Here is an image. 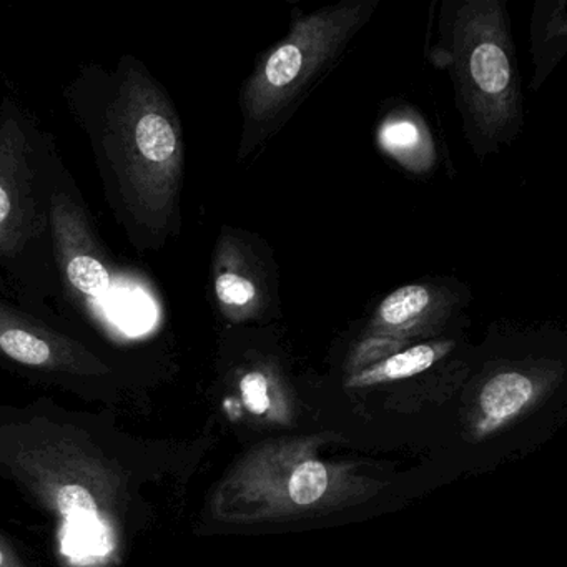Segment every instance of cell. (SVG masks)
I'll use <instances>...</instances> for the list:
<instances>
[{"label": "cell", "instance_id": "cell-2", "mask_svg": "<svg viewBox=\"0 0 567 567\" xmlns=\"http://www.w3.org/2000/svg\"><path fill=\"white\" fill-rule=\"evenodd\" d=\"M321 437L265 443L248 453L215 494L225 523L255 524L323 513L370 497L381 484L318 456Z\"/></svg>", "mask_w": 567, "mask_h": 567}, {"label": "cell", "instance_id": "cell-10", "mask_svg": "<svg viewBox=\"0 0 567 567\" xmlns=\"http://www.w3.org/2000/svg\"><path fill=\"white\" fill-rule=\"evenodd\" d=\"M539 396L536 378L523 371H501L481 388L480 416L474 424L477 437L489 436L516 420Z\"/></svg>", "mask_w": 567, "mask_h": 567}, {"label": "cell", "instance_id": "cell-15", "mask_svg": "<svg viewBox=\"0 0 567 567\" xmlns=\"http://www.w3.org/2000/svg\"><path fill=\"white\" fill-rule=\"evenodd\" d=\"M406 341L396 338L380 337V334H367L354 344L347 361L348 373L354 374L358 371L367 370L380 361L386 360L391 354L404 350Z\"/></svg>", "mask_w": 567, "mask_h": 567}, {"label": "cell", "instance_id": "cell-1", "mask_svg": "<svg viewBox=\"0 0 567 567\" xmlns=\"http://www.w3.org/2000/svg\"><path fill=\"white\" fill-rule=\"evenodd\" d=\"M104 144L128 210L145 227L165 230L177 210L184 135L174 105L141 65L125 69Z\"/></svg>", "mask_w": 567, "mask_h": 567}, {"label": "cell", "instance_id": "cell-8", "mask_svg": "<svg viewBox=\"0 0 567 567\" xmlns=\"http://www.w3.org/2000/svg\"><path fill=\"white\" fill-rule=\"evenodd\" d=\"M34 225L28 138L16 118L0 125V255H16Z\"/></svg>", "mask_w": 567, "mask_h": 567}, {"label": "cell", "instance_id": "cell-4", "mask_svg": "<svg viewBox=\"0 0 567 567\" xmlns=\"http://www.w3.org/2000/svg\"><path fill=\"white\" fill-rule=\"evenodd\" d=\"M377 6V0H348L295 19L287 38L261 55L245 85L241 151L250 152L284 124L301 95L337 61Z\"/></svg>", "mask_w": 567, "mask_h": 567}, {"label": "cell", "instance_id": "cell-7", "mask_svg": "<svg viewBox=\"0 0 567 567\" xmlns=\"http://www.w3.org/2000/svg\"><path fill=\"white\" fill-rule=\"evenodd\" d=\"M0 353L32 368L107 373V367L78 341L38 323L0 301Z\"/></svg>", "mask_w": 567, "mask_h": 567}, {"label": "cell", "instance_id": "cell-14", "mask_svg": "<svg viewBox=\"0 0 567 567\" xmlns=\"http://www.w3.org/2000/svg\"><path fill=\"white\" fill-rule=\"evenodd\" d=\"M566 4H546L537 2L533 21V54L536 74H534V89L546 81L554 65L557 64L566 51Z\"/></svg>", "mask_w": 567, "mask_h": 567}, {"label": "cell", "instance_id": "cell-5", "mask_svg": "<svg viewBox=\"0 0 567 567\" xmlns=\"http://www.w3.org/2000/svg\"><path fill=\"white\" fill-rule=\"evenodd\" d=\"M51 228L55 258L65 284L89 303L104 300L114 281L111 267L84 212L65 194L52 197Z\"/></svg>", "mask_w": 567, "mask_h": 567}, {"label": "cell", "instance_id": "cell-16", "mask_svg": "<svg viewBox=\"0 0 567 567\" xmlns=\"http://www.w3.org/2000/svg\"><path fill=\"white\" fill-rule=\"evenodd\" d=\"M0 567H24L18 554L0 537Z\"/></svg>", "mask_w": 567, "mask_h": 567}, {"label": "cell", "instance_id": "cell-9", "mask_svg": "<svg viewBox=\"0 0 567 567\" xmlns=\"http://www.w3.org/2000/svg\"><path fill=\"white\" fill-rule=\"evenodd\" d=\"M457 305L460 297L450 288L433 284L404 285L381 300L371 315L367 334L411 343L433 334L460 308Z\"/></svg>", "mask_w": 567, "mask_h": 567}, {"label": "cell", "instance_id": "cell-13", "mask_svg": "<svg viewBox=\"0 0 567 567\" xmlns=\"http://www.w3.org/2000/svg\"><path fill=\"white\" fill-rule=\"evenodd\" d=\"M241 400L245 408L268 423H291V403L287 388L268 367H255L240 380Z\"/></svg>", "mask_w": 567, "mask_h": 567}, {"label": "cell", "instance_id": "cell-6", "mask_svg": "<svg viewBox=\"0 0 567 567\" xmlns=\"http://www.w3.org/2000/svg\"><path fill=\"white\" fill-rule=\"evenodd\" d=\"M214 293L231 323L260 320L274 307V290L260 255L244 238L225 231L214 257Z\"/></svg>", "mask_w": 567, "mask_h": 567}, {"label": "cell", "instance_id": "cell-3", "mask_svg": "<svg viewBox=\"0 0 567 567\" xmlns=\"http://www.w3.org/2000/svg\"><path fill=\"white\" fill-rule=\"evenodd\" d=\"M446 59L461 111L480 141H507L520 122V92L506 9L499 0L457 6L443 28Z\"/></svg>", "mask_w": 567, "mask_h": 567}, {"label": "cell", "instance_id": "cell-12", "mask_svg": "<svg viewBox=\"0 0 567 567\" xmlns=\"http://www.w3.org/2000/svg\"><path fill=\"white\" fill-rule=\"evenodd\" d=\"M380 145L404 168L421 174L434 162V147L423 122L408 112L390 115L380 127Z\"/></svg>", "mask_w": 567, "mask_h": 567}, {"label": "cell", "instance_id": "cell-11", "mask_svg": "<svg viewBox=\"0 0 567 567\" xmlns=\"http://www.w3.org/2000/svg\"><path fill=\"white\" fill-rule=\"evenodd\" d=\"M453 340L426 341V343L411 344L398 353L391 354L386 360L358 371L348 377L344 386L351 390L378 386V384L396 383L410 380L433 368L437 361L453 351Z\"/></svg>", "mask_w": 567, "mask_h": 567}]
</instances>
